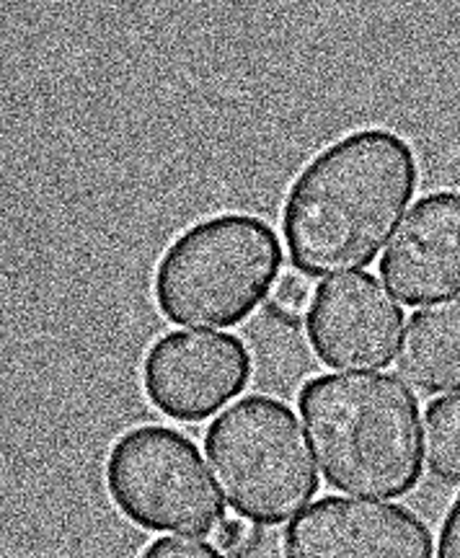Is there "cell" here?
<instances>
[{
    "mask_svg": "<svg viewBox=\"0 0 460 558\" xmlns=\"http://www.w3.org/2000/svg\"><path fill=\"white\" fill-rule=\"evenodd\" d=\"M313 292H316V288H313L308 277L301 275V271H285V275L277 279L275 290H271L269 305H275L277 311L298 318L301 313H308Z\"/></svg>",
    "mask_w": 460,
    "mask_h": 558,
    "instance_id": "5bb4252c",
    "label": "cell"
},
{
    "mask_svg": "<svg viewBox=\"0 0 460 558\" xmlns=\"http://www.w3.org/2000/svg\"><path fill=\"white\" fill-rule=\"evenodd\" d=\"M205 452L220 494L254 525L295 520L318 494L298 416L282 401L249 396L215 418Z\"/></svg>",
    "mask_w": 460,
    "mask_h": 558,
    "instance_id": "277c9868",
    "label": "cell"
},
{
    "mask_svg": "<svg viewBox=\"0 0 460 558\" xmlns=\"http://www.w3.org/2000/svg\"><path fill=\"white\" fill-rule=\"evenodd\" d=\"M298 409L318 469L334 488L380 501L420 484V403L399 378L318 375L301 388Z\"/></svg>",
    "mask_w": 460,
    "mask_h": 558,
    "instance_id": "7a4b0ae2",
    "label": "cell"
},
{
    "mask_svg": "<svg viewBox=\"0 0 460 558\" xmlns=\"http://www.w3.org/2000/svg\"><path fill=\"white\" fill-rule=\"evenodd\" d=\"M305 326L324 365L383 369L399 352L403 311L378 279L360 271L318 284Z\"/></svg>",
    "mask_w": 460,
    "mask_h": 558,
    "instance_id": "52a82bcc",
    "label": "cell"
},
{
    "mask_svg": "<svg viewBox=\"0 0 460 558\" xmlns=\"http://www.w3.org/2000/svg\"><path fill=\"white\" fill-rule=\"evenodd\" d=\"M107 492L117 509L150 533L210 535L226 505L197 445L177 429L145 424L111 445Z\"/></svg>",
    "mask_w": 460,
    "mask_h": 558,
    "instance_id": "5b68a950",
    "label": "cell"
},
{
    "mask_svg": "<svg viewBox=\"0 0 460 558\" xmlns=\"http://www.w3.org/2000/svg\"><path fill=\"white\" fill-rule=\"evenodd\" d=\"M141 558H228L220 548L199 538H160L143 550Z\"/></svg>",
    "mask_w": 460,
    "mask_h": 558,
    "instance_id": "9a60e30c",
    "label": "cell"
},
{
    "mask_svg": "<svg viewBox=\"0 0 460 558\" xmlns=\"http://www.w3.org/2000/svg\"><path fill=\"white\" fill-rule=\"evenodd\" d=\"M396 367L424 396L460 388V300L429 305L409 318Z\"/></svg>",
    "mask_w": 460,
    "mask_h": 558,
    "instance_id": "30bf717a",
    "label": "cell"
},
{
    "mask_svg": "<svg viewBox=\"0 0 460 558\" xmlns=\"http://www.w3.org/2000/svg\"><path fill=\"white\" fill-rule=\"evenodd\" d=\"M437 558H460V497L452 501L448 518L443 522Z\"/></svg>",
    "mask_w": 460,
    "mask_h": 558,
    "instance_id": "2e32d148",
    "label": "cell"
},
{
    "mask_svg": "<svg viewBox=\"0 0 460 558\" xmlns=\"http://www.w3.org/2000/svg\"><path fill=\"white\" fill-rule=\"evenodd\" d=\"M215 541H218L222 554L249 558L259 550L264 543V533L259 525H254V522L243 518H226L220 522V527L215 530Z\"/></svg>",
    "mask_w": 460,
    "mask_h": 558,
    "instance_id": "4fadbf2b",
    "label": "cell"
},
{
    "mask_svg": "<svg viewBox=\"0 0 460 558\" xmlns=\"http://www.w3.org/2000/svg\"><path fill=\"white\" fill-rule=\"evenodd\" d=\"M254 375L249 347L233 333L173 331L143 360V388L160 414L205 422L243 393Z\"/></svg>",
    "mask_w": 460,
    "mask_h": 558,
    "instance_id": "8992f818",
    "label": "cell"
},
{
    "mask_svg": "<svg viewBox=\"0 0 460 558\" xmlns=\"http://www.w3.org/2000/svg\"><path fill=\"white\" fill-rule=\"evenodd\" d=\"M420 181L416 156L396 132L367 128L324 148L290 184L282 233L305 277L365 269L386 246Z\"/></svg>",
    "mask_w": 460,
    "mask_h": 558,
    "instance_id": "6da1fadb",
    "label": "cell"
},
{
    "mask_svg": "<svg viewBox=\"0 0 460 558\" xmlns=\"http://www.w3.org/2000/svg\"><path fill=\"white\" fill-rule=\"evenodd\" d=\"M429 527L407 507L326 497L285 530V558H432Z\"/></svg>",
    "mask_w": 460,
    "mask_h": 558,
    "instance_id": "ba28073f",
    "label": "cell"
},
{
    "mask_svg": "<svg viewBox=\"0 0 460 558\" xmlns=\"http://www.w3.org/2000/svg\"><path fill=\"white\" fill-rule=\"evenodd\" d=\"M424 460L443 484H460V390L429 403L424 414Z\"/></svg>",
    "mask_w": 460,
    "mask_h": 558,
    "instance_id": "7c38bea8",
    "label": "cell"
},
{
    "mask_svg": "<svg viewBox=\"0 0 460 558\" xmlns=\"http://www.w3.org/2000/svg\"><path fill=\"white\" fill-rule=\"evenodd\" d=\"M386 288L403 305L460 295V194L437 192L416 202L380 259Z\"/></svg>",
    "mask_w": 460,
    "mask_h": 558,
    "instance_id": "9c48e42d",
    "label": "cell"
},
{
    "mask_svg": "<svg viewBox=\"0 0 460 558\" xmlns=\"http://www.w3.org/2000/svg\"><path fill=\"white\" fill-rule=\"evenodd\" d=\"M282 243L267 220L226 213L194 222L160 256L153 298L160 316L190 329L239 326L275 290Z\"/></svg>",
    "mask_w": 460,
    "mask_h": 558,
    "instance_id": "3957f363",
    "label": "cell"
},
{
    "mask_svg": "<svg viewBox=\"0 0 460 558\" xmlns=\"http://www.w3.org/2000/svg\"><path fill=\"white\" fill-rule=\"evenodd\" d=\"M249 352L256 360V375L267 388L292 390L301 386L311 367L308 347L301 337L298 318L269 305L249 326Z\"/></svg>",
    "mask_w": 460,
    "mask_h": 558,
    "instance_id": "8fae6325",
    "label": "cell"
}]
</instances>
